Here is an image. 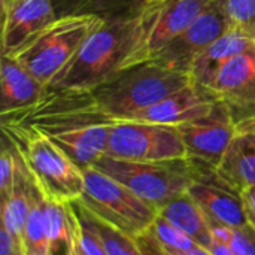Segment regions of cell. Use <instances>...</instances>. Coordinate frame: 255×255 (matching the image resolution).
<instances>
[{
	"mask_svg": "<svg viewBox=\"0 0 255 255\" xmlns=\"http://www.w3.org/2000/svg\"><path fill=\"white\" fill-rule=\"evenodd\" d=\"M217 94L196 82L170 94L157 105L133 115L126 121H139L164 126H181L208 115L218 103Z\"/></svg>",
	"mask_w": 255,
	"mask_h": 255,
	"instance_id": "cell-13",
	"label": "cell"
},
{
	"mask_svg": "<svg viewBox=\"0 0 255 255\" xmlns=\"http://www.w3.org/2000/svg\"><path fill=\"white\" fill-rule=\"evenodd\" d=\"M91 221L96 227V230L100 235L103 248L108 255H143L139 242L136 238H131L123 232H120L118 229L109 226L108 223L102 221L100 218L94 217L90 211H88Z\"/></svg>",
	"mask_w": 255,
	"mask_h": 255,
	"instance_id": "cell-24",
	"label": "cell"
},
{
	"mask_svg": "<svg viewBox=\"0 0 255 255\" xmlns=\"http://www.w3.org/2000/svg\"><path fill=\"white\" fill-rule=\"evenodd\" d=\"M146 233L166 253H181L199 247L190 236H187L184 232L176 229L173 224H170L160 215H157L154 224Z\"/></svg>",
	"mask_w": 255,
	"mask_h": 255,
	"instance_id": "cell-25",
	"label": "cell"
},
{
	"mask_svg": "<svg viewBox=\"0 0 255 255\" xmlns=\"http://www.w3.org/2000/svg\"><path fill=\"white\" fill-rule=\"evenodd\" d=\"M46 97V88L15 58H0V114L13 118L37 108Z\"/></svg>",
	"mask_w": 255,
	"mask_h": 255,
	"instance_id": "cell-14",
	"label": "cell"
},
{
	"mask_svg": "<svg viewBox=\"0 0 255 255\" xmlns=\"http://www.w3.org/2000/svg\"><path fill=\"white\" fill-rule=\"evenodd\" d=\"M1 130L16 145L27 169L46 199L64 203H73L81 199L85 188L84 170L48 136L16 120H3Z\"/></svg>",
	"mask_w": 255,
	"mask_h": 255,
	"instance_id": "cell-3",
	"label": "cell"
},
{
	"mask_svg": "<svg viewBox=\"0 0 255 255\" xmlns=\"http://www.w3.org/2000/svg\"><path fill=\"white\" fill-rule=\"evenodd\" d=\"M21 244L25 255H49V241L46 230V196L43 193L34 200L31 206Z\"/></svg>",
	"mask_w": 255,
	"mask_h": 255,
	"instance_id": "cell-22",
	"label": "cell"
},
{
	"mask_svg": "<svg viewBox=\"0 0 255 255\" xmlns=\"http://www.w3.org/2000/svg\"><path fill=\"white\" fill-rule=\"evenodd\" d=\"M218 172L239 191L255 187V121L236 126V134Z\"/></svg>",
	"mask_w": 255,
	"mask_h": 255,
	"instance_id": "cell-17",
	"label": "cell"
},
{
	"mask_svg": "<svg viewBox=\"0 0 255 255\" xmlns=\"http://www.w3.org/2000/svg\"><path fill=\"white\" fill-rule=\"evenodd\" d=\"M242 196H244V202H245L248 221H250V224H253L255 227V187L245 188L242 191Z\"/></svg>",
	"mask_w": 255,
	"mask_h": 255,
	"instance_id": "cell-30",
	"label": "cell"
},
{
	"mask_svg": "<svg viewBox=\"0 0 255 255\" xmlns=\"http://www.w3.org/2000/svg\"><path fill=\"white\" fill-rule=\"evenodd\" d=\"M212 239L227 245L236 255H255V227L245 224L229 227L218 223H211Z\"/></svg>",
	"mask_w": 255,
	"mask_h": 255,
	"instance_id": "cell-23",
	"label": "cell"
},
{
	"mask_svg": "<svg viewBox=\"0 0 255 255\" xmlns=\"http://www.w3.org/2000/svg\"><path fill=\"white\" fill-rule=\"evenodd\" d=\"M102 24L103 21L94 16L58 18L13 57L48 88L85 39Z\"/></svg>",
	"mask_w": 255,
	"mask_h": 255,
	"instance_id": "cell-6",
	"label": "cell"
},
{
	"mask_svg": "<svg viewBox=\"0 0 255 255\" xmlns=\"http://www.w3.org/2000/svg\"><path fill=\"white\" fill-rule=\"evenodd\" d=\"M13 0H0V4H1V10H4Z\"/></svg>",
	"mask_w": 255,
	"mask_h": 255,
	"instance_id": "cell-34",
	"label": "cell"
},
{
	"mask_svg": "<svg viewBox=\"0 0 255 255\" xmlns=\"http://www.w3.org/2000/svg\"><path fill=\"white\" fill-rule=\"evenodd\" d=\"M236 126L255 121V46L230 60L211 88Z\"/></svg>",
	"mask_w": 255,
	"mask_h": 255,
	"instance_id": "cell-11",
	"label": "cell"
},
{
	"mask_svg": "<svg viewBox=\"0 0 255 255\" xmlns=\"http://www.w3.org/2000/svg\"><path fill=\"white\" fill-rule=\"evenodd\" d=\"M84 179L85 188L76 202L94 217L136 239L151 229L158 212L126 185L94 167L84 170Z\"/></svg>",
	"mask_w": 255,
	"mask_h": 255,
	"instance_id": "cell-5",
	"label": "cell"
},
{
	"mask_svg": "<svg viewBox=\"0 0 255 255\" xmlns=\"http://www.w3.org/2000/svg\"><path fill=\"white\" fill-rule=\"evenodd\" d=\"M233 27L227 0H211L193 24L146 60L190 75L193 60Z\"/></svg>",
	"mask_w": 255,
	"mask_h": 255,
	"instance_id": "cell-8",
	"label": "cell"
},
{
	"mask_svg": "<svg viewBox=\"0 0 255 255\" xmlns=\"http://www.w3.org/2000/svg\"><path fill=\"white\" fill-rule=\"evenodd\" d=\"M178 128L184 140L187 158L215 169L220 167L236 134V124L221 102L208 115L181 124Z\"/></svg>",
	"mask_w": 255,
	"mask_h": 255,
	"instance_id": "cell-9",
	"label": "cell"
},
{
	"mask_svg": "<svg viewBox=\"0 0 255 255\" xmlns=\"http://www.w3.org/2000/svg\"><path fill=\"white\" fill-rule=\"evenodd\" d=\"M1 18V55L10 57L57 19L51 0H15Z\"/></svg>",
	"mask_w": 255,
	"mask_h": 255,
	"instance_id": "cell-12",
	"label": "cell"
},
{
	"mask_svg": "<svg viewBox=\"0 0 255 255\" xmlns=\"http://www.w3.org/2000/svg\"><path fill=\"white\" fill-rule=\"evenodd\" d=\"M13 1H15V0H13ZM13 1H12V3H13Z\"/></svg>",
	"mask_w": 255,
	"mask_h": 255,
	"instance_id": "cell-38",
	"label": "cell"
},
{
	"mask_svg": "<svg viewBox=\"0 0 255 255\" xmlns=\"http://www.w3.org/2000/svg\"><path fill=\"white\" fill-rule=\"evenodd\" d=\"M209 1L211 0H164L149 6L148 10L152 13V19L145 43V60L185 31Z\"/></svg>",
	"mask_w": 255,
	"mask_h": 255,
	"instance_id": "cell-15",
	"label": "cell"
},
{
	"mask_svg": "<svg viewBox=\"0 0 255 255\" xmlns=\"http://www.w3.org/2000/svg\"><path fill=\"white\" fill-rule=\"evenodd\" d=\"M72 205H73V209H75L78 221H79L78 242H76L78 250L84 255H108L103 248L100 235L91 221L88 211L79 202H73Z\"/></svg>",
	"mask_w": 255,
	"mask_h": 255,
	"instance_id": "cell-26",
	"label": "cell"
},
{
	"mask_svg": "<svg viewBox=\"0 0 255 255\" xmlns=\"http://www.w3.org/2000/svg\"><path fill=\"white\" fill-rule=\"evenodd\" d=\"M193 82L184 72L145 60L81 94H54L111 121H126Z\"/></svg>",
	"mask_w": 255,
	"mask_h": 255,
	"instance_id": "cell-2",
	"label": "cell"
},
{
	"mask_svg": "<svg viewBox=\"0 0 255 255\" xmlns=\"http://www.w3.org/2000/svg\"><path fill=\"white\" fill-rule=\"evenodd\" d=\"M18 161H19V151L13 143V140L3 131L1 154H0V197L1 199H4L13 187Z\"/></svg>",
	"mask_w": 255,
	"mask_h": 255,
	"instance_id": "cell-27",
	"label": "cell"
},
{
	"mask_svg": "<svg viewBox=\"0 0 255 255\" xmlns=\"http://www.w3.org/2000/svg\"><path fill=\"white\" fill-rule=\"evenodd\" d=\"M170 255H212L206 248H202V247H196L193 250H188V251H181V253H167Z\"/></svg>",
	"mask_w": 255,
	"mask_h": 255,
	"instance_id": "cell-33",
	"label": "cell"
},
{
	"mask_svg": "<svg viewBox=\"0 0 255 255\" xmlns=\"http://www.w3.org/2000/svg\"><path fill=\"white\" fill-rule=\"evenodd\" d=\"M93 167L126 185L157 212L175 197L187 193L197 173V163L190 158L126 161L103 157Z\"/></svg>",
	"mask_w": 255,
	"mask_h": 255,
	"instance_id": "cell-4",
	"label": "cell"
},
{
	"mask_svg": "<svg viewBox=\"0 0 255 255\" xmlns=\"http://www.w3.org/2000/svg\"><path fill=\"white\" fill-rule=\"evenodd\" d=\"M0 255H25L22 244L3 227L0 229Z\"/></svg>",
	"mask_w": 255,
	"mask_h": 255,
	"instance_id": "cell-29",
	"label": "cell"
},
{
	"mask_svg": "<svg viewBox=\"0 0 255 255\" xmlns=\"http://www.w3.org/2000/svg\"><path fill=\"white\" fill-rule=\"evenodd\" d=\"M187 193L211 223L229 227L250 224L242 191L224 179L218 169L197 163V173Z\"/></svg>",
	"mask_w": 255,
	"mask_h": 255,
	"instance_id": "cell-10",
	"label": "cell"
},
{
	"mask_svg": "<svg viewBox=\"0 0 255 255\" xmlns=\"http://www.w3.org/2000/svg\"><path fill=\"white\" fill-rule=\"evenodd\" d=\"M148 1H149V6H152V4H158V3H161L164 0H148Z\"/></svg>",
	"mask_w": 255,
	"mask_h": 255,
	"instance_id": "cell-35",
	"label": "cell"
},
{
	"mask_svg": "<svg viewBox=\"0 0 255 255\" xmlns=\"http://www.w3.org/2000/svg\"><path fill=\"white\" fill-rule=\"evenodd\" d=\"M254 46L255 37L238 28H232L193 60L190 67L193 82L211 90L221 69L230 60L253 49Z\"/></svg>",
	"mask_w": 255,
	"mask_h": 255,
	"instance_id": "cell-16",
	"label": "cell"
},
{
	"mask_svg": "<svg viewBox=\"0 0 255 255\" xmlns=\"http://www.w3.org/2000/svg\"><path fill=\"white\" fill-rule=\"evenodd\" d=\"M76 251H78V255H84L81 251H79V250H78V247H76Z\"/></svg>",
	"mask_w": 255,
	"mask_h": 255,
	"instance_id": "cell-37",
	"label": "cell"
},
{
	"mask_svg": "<svg viewBox=\"0 0 255 255\" xmlns=\"http://www.w3.org/2000/svg\"><path fill=\"white\" fill-rule=\"evenodd\" d=\"M49 255H72L76 250L79 221L72 203L46 199Z\"/></svg>",
	"mask_w": 255,
	"mask_h": 255,
	"instance_id": "cell-21",
	"label": "cell"
},
{
	"mask_svg": "<svg viewBox=\"0 0 255 255\" xmlns=\"http://www.w3.org/2000/svg\"><path fill=\"white\" fill-rule=\"evenodd\" d=\"M154 242H155V241H154ZM157 247H158V245H157ZM158 253H160V255H170V254H167L166 251H163V250H161L160 247H158Z\"/></svg>",
	"mask_w": 255,
	"mask_h": 255,
	"instance_id": "cell-36",
	"label": "cell"
},
{
	"mask_svg": "<svg viewBox=\"0 0 255 255\" xmlns=\"http://www.w3.org/2000/svg\"><path fill=\"white\" fill-rule=\"evenodd\" d=\"M152 13L128 21L103 22L81 45L46 88V96L81 94L102 85L123 69L145 61Z\"/></svg>",
	"mask_w": 255,
	"mask_h": 255,
	"instance_id": "cell-1",
	"label": "cell"
},
{
	"mask_svg": "<svg viewBox=\"0 0 255 255\" xmlns=\"http://www.w3.org/2000/svg\"><path fill=\"white\" fill-rule=\"evenodd\" d=\"M233 27L255 37V0H227Z\"/></svg>",
	"mask_w": 255,
	"mask_h": 255,
	"instance_id": "cell-28",
	"label": "cell"
},
{
	"mask_svg": "<svg viewBox=\"0 0 255 255\" xmlns=\"http://www.w3.org/2000/svg\"><path fill=\"white\" fill-rule=\"evenodd\" d=\"M57 19L67 16H94L103 22L128 21L145 15L148 0H51Z\"/></svg>",
	"mask_w": 255,
	"mask_h": 255,
	"instance_id": "cell-19",
	"label": "cell"
},
{
	"mask_svg": "<svg viewBox=\"0 0 255 255\" xmlns=\"http://www.w3.org/2000/svg\"><path fill=\"white\" fill-rule=\"evenodd\" d=\"M105 157L126 161H163L187 158V151L176 126L112 121Z\"/></svg>",
	"mask_w": 255,
	"mask_h": 255,
	"instance_id": "cell-7",
	"label": "cell"
},
{
	"mask_svg": "<svg viewBox=\"0 0 255 255\" xmlns=\"http://www.w3.org/2000/svg\"><path fill=\"white\" fill-rule=\"evenodd\" d=\"M208 251L212 255H236L233 253L232 248H229L227 245L220 244V242H217V241H214V242L211 244V247L208 248Z\"/></svg>",
	"mask_w": 255,
	"mask_h": 255,
	"instance_id": "cell-32",
	"label": "cell"
},
{
	"mask_svg": "<svg viewBox=\"0 0 255 255\" xmlns=\"http://www.w3.org/2000/svg\"><path fill=\"white\" fill-rule=\"evenodd\" d=\"M158 215L190 236L202 248L208 250L214 242L209 218L188 193H184L166 203L158 209Z\"/></svg>",
	"mask_w": 255,
	"mask_h": 255,
	"instance_id": "cell-20",
	"label": "cell"
},
{
	"mask_svg": "<svg viewBox=\"0 0 255 255\" xmlns=\"http://www.w3.org/2000/svg\"><path fill=\"white\" fill-rule=\"evenodd\" d=\"M43 191L27 169L21 154L10 193L1 199V227L21 242L24 227L34 200Z\"/></svg>",
	"mask_w": 255,
	"mask_h": 255,
	"instance_id": "cell-18",
	"label": "cell"
},
{
	"mask_svg": "<svg viewBox=\"0 0 255 255\" xmlns=\"http://www.w3.org/2000/svg\"><path fill=\"white\" fill-rule=\"evenodd\" d=\"M137 242H139V247H140L143 255H160L157 244L154 242V239H152L148 233L139 236V238H137Z\"/></svg>",
	"mask_w": 255,
	"mask_h": 255,
	"instance_id": "cell-31",
	"label": "cell"
}]
</instances>
